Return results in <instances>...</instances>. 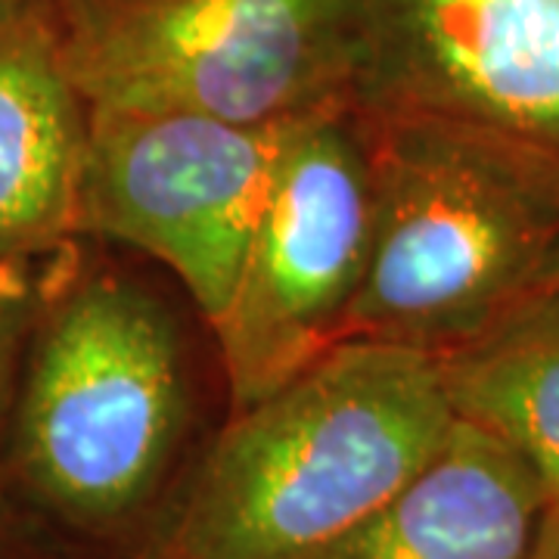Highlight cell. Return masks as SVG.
<instances>
[{"instance_id": "obj_8", "label": "cell", "mask_w": 559, "mask_h": 559, "mask_svg": "<svg viewBox=\"0 0 559 559\" xmlns=\"http://www.w3.org/2000/svg\"><path fill=\"white\" fill-rule=\"evenodd\" d=\"M87 131L50 3L0 0V261L81 234Z\"/></svg>"}, {"instance_id": "obj_3", "label": "cell", "mask_w": 559, "mask_h": 559, "mask_svg": "<svg viewBox=\"0 0 559 559\" xmlns=\"http://www.w3.org/2000/svg\"><path fill=\"white\" fill-rule=\"evenodd\" d=\"M190 414L187 345L168 305L119 274L81 280L28 348L10 423L13 479L75 538H134L183 454Z\"/></svg>"}, {"instance_id": "obj_12", "label": "cell", "mask_w": 559, "mask_h": 559, "mask_svg": "<svg viewBox=\"0 0 559 559\" xmlns=\"http://www.w3.org/2000/svg\"><path fill=\"white\" fill-rule=\"evenodd\" d=\"M528 559H559V510H547Z\"/></svg>"}, {"instance_id": "obj_5", "label": "cell", "mask_w": 559, "mask_h": 559, "mask_svg": "<svg viewBox=\"0 0 559 559\" xmlns=\"http://www.w3.org/2000/svg\"><path fill=\"white\" fill-rule=\"evenodd\" d=\"M370 246V140L358 106L286 121L271 190L218 340L230 414L352 336Z\"/></svg>"}, {"instance_id": "obj_11", "label": "cell", "mask_w": 559, "mask_h": 559, "mask_svg": "<svg viewBox=\"0 0 559 559\" xmlns=\"http://www.w3.org/2000/svg\"><path fill=\"white\" fill-rule=\"evenodd\" d=\"M32 323V301L20 277L0 261V441L10 439V423L22 380V342Z\"/></svg>"}, {"instance_id": "obj_6", "label": "cell", "mask_w": 559, "mask_h": 559, "mask_svg": "<svg viewBox=\"0 0 559 559\" xmlns=\"http://www.w3.org/2000/svg\"><path fill=\"white\" fill-rule=\"evenodd\" d=\"M283 128L286 121L91 109L81 234L159 261L215 326L234 299Z\"/></svg>"}, {"instance_id": "obj_7", "label": "cell", "mask_w": 559, "mask_h": 559, "mask_svg": "<svg viewBox=\"0 0 559 559\" xmlns=\"http://www.w3.org/2000/svg\"><path fill=\"white\" fill-rule=\"evenodd\" d=\"M355 106L476 124L559 159V0H360Z\"/></svg>"}, {"instance_id": "obj_2", "label": "cell", "mask_w": 559, "mask_h": 559, "mask_svg": "<svg viewBox=\"0 0 559 559\" xmlns=\"http://www.w3.org/2000/svg\"><path fill=\"white\" fill-rule=\"evenodd\" d=\"M352 336L441 358L559 274V159L439 116H370Z\"/></svg>"}, {"instance_id": "obj_9", "label": "cell", "mask_w": 559, "mask_h": 559, "mask_svg": "<svg viewBox=\"0 0 559 559\" xmlns=\"http://www.w3.org/2000/svg\"><path fill=\"white\" fill-rule=\"evenodd\" d=\"M547 510L532 469L457 419L414 479L301 559H528Z\"/></svg>"}, {"instance_id": "obj_10", "label": "cell", "mask_w": 559, "mask_h": 559, "mask_svg": "<svg viewBox=\"0 0 559 559\" xmlns=\"http://www.w3.org/2000/svg\"><path fill=\"white\" fill-rule=\"evenodd\" d=\"M439 367L454 417L510 448L559 510L557 280L444 352Z\"/></svg>"}, {"instance_id": "obj_1", "label": "cell", "mask_w": 559, "mask_h": 559, "mask_svg": "<svg viewBox=\"0 0 559 559\" xmlns=\"http://www.w3.org/2000/svg\"><path fill=\"white\" fill-rule=\"evenodd\" d=\"M454 423L436 355L340 342L230 414L150 559L308 557L414 479Z\"/></svg>"}, {"instance_id": "obj_4", "label": "cell", "mask_w": 559, "mask_h": 559, "mask_svg": "<svg viewBox=\"0 0 559 559\" xmlns=\"http://www.w3.org/2000/svg\"><path fill=\"white\" fill-rule=\"evenodd\" d=\"M91 109L280 124L355 106L360 0H47Z\"/></svg>"}, {"instance_id": "obj_13", "label": "cell", "mask_w": 559, "mask_h": 559, "mask_svg": "<svg viewBox=\"0 0 559 559\" xmlns=\"http://www.w3.org/2000/svg\"><path fill=\"white\" fill-rule=\"evenodd\" d=\"M0 559H13V557H7V554H3V550H0Z\"/></svg>"}, {"instance_id": "obj_14", "label": "cell", "mask_w": 559, "mask_h": 559, "mask_svg": "<svg viewBox=\"0 0 559 559\" xmlns=\"http://www.w3.org/2000/svg\"><path fill=\"white\" fill-rule=\"evenodd\" d=\"M557 286H559V274H557Z\"/></svg>"}]
</instances>
